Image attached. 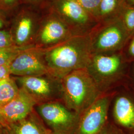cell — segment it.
Returning a JSON list of instances; mask_svg holds the SVG:
<instances>
[{
	"label": "cell",
	"instance_id": "28",
	"mask_svg": "<svg viewBox=\"0 0 134 134\" xmlns=\"http://www.w3.org/2000/svg\"><path fill=\"white\" fill-rule=\"evenodd\" d=\"M5 22L4 19L0 15V29H2V28L5 25Z\"/></svg>",
	"mask_w": 134,
	"mask_h": 134
},
{
	"label": "cell",
	"instance_id": "9",
	"mask_svg": "<svg viewBox=\"0 0 134 134\" xmlns=\"http://www.w3.org/2000/svg\"><path fill=\"white\" fill-rule=\"evenodd\" d=\"M109 99L99 97L80 116L74 134H99L104 129L107 120Z\"/></svg>",
	"mask_w": 134,
	"mask_h": 134
},
{
	"label": "cell",
	"instance_id": "2",
	"mask_svg": "<svg viewBox=\"0 0 134 134\" xmlns=\"http://www.w3.org/2000/svg\"><path fill=\"white\" fill-rule=\"evenodd\" d=\"M63 102L81 115L99 97L98 85L86 69L69 73L61 79Z\"/></svg>",
	"mask_w": 134,
	"mask_h": 134
},
{
	"label": "cell",
	"instance_id": "23",
	"mask_svg": "<svg viewBox=\"0 0 134 134\" xmlns=\"http://www.w3.org/2000/svg\"><path fill=\"white\" fill-rule=\"evenodd\" d=\"M129 52L132 56L134 57V37L130 44Z\"/></svg>",
	"mask_w": 134,
	"mask_h": 134
},
{
	"label": "cell",
	"instance_id": "14",
	"mask_svg": "<svg viewBox=\"0 0 134 134\" xmlns=\"http://www.w3.org/2000/svg\"><path fill=\"white\" fill-rule=\"evenodd\" d=\"M113 112L115 119L120 125L134 128V104L128 98L118 97L115 101Z\"/></svg>",
	"mask_w": 134,
	"mask_h": 134
},
{
	"label": "cell",
	"instance_id": "20",
	"mask_svg": "<svg viewBox=\"0 0 134 134\" xmlns=\"http://www.w3.org/2000/svg\"><path fill=\"white\" fill-rule=\"evenodd\" d=\"M10 31L0 29V49L14 46Z\"/></svg>",
	"mask_w": 134,
	"mask_h": 134
},
{
	"label": "cell",
	"instance_id": "3",
	"mask_svg": "<svg viewBox=\"0 0 134 134\" xmlns=\"http://www.w3.org/2000/svg\"><path fill=\"white\" fill-rule=\"evenodd\" d=\"M34 109L52 134H74L80 115L68 108L63 101L36 105Z\"/></svg>",
	"mask_w": 134,
	"mask_h": 134
},
{
	"label": "cell",
	"instance_id": "27",
	"mask_svg": "<svg viewBox=\"0 0 134 134\" xmlns=\"http://www.w3.org/2000/svg\"><path fill=\"white\" fill-rule=\"evenodd\" d=\"M99 134H116L114 133V132H112L110 131L109 130H106L104 128V129Z\"/></svg>",
	"mask_w": 134,
	"mask_h": 134
},
{
	"label": "cell",
	"instance_id": "19",
	"mask_svg": "<svg viewBox=\"0 0 134 134\" xmlns=\"http://www.w3.org/2000/svg\"><path fill=\"white\" fill-rule=\"evenodd\" d=\"M91 15L96 21L101 0H75Z\"/></svg>",
	"mask_w": 134,
	"mask_h": 134
},
{
	"label": "cell",
	"instance_id": "18",
	"mask_svg": "<svg viewBox=\"0 0 134 134\" xmlns=\"http://www.w3.org/2000/svg\"><path fill=\"white\" fill-rule=\"evenodd\" d=\"M130 35L134 34V7L128 5L120 16Z\"/></svg>",
	"mask_w": 134,
	"mask_h": 134
},
{
	"label": "cell",
	"instance_id": "4",
	"mask_svg": "<svg viewBox=\"0 0 134 134\" xmlns=\"http://www.w3.org/2000/svg\"><path fill=\"white\" fill-rule=\"evenodd\" d=\"M19 88L24 90L36 105L63 101L61 80L49 74L36 76L13 77Z\"/></svg>",
	"mask_w": 134,
	"mask_h": 134
},
{
	"label": "cell",
	"instance_id": "15",
	"mask_svg": "<svg viewBox=\"0 0 134 134\" xmlns=\"http://www.w3.org/2000/svg\"><path fill=\"white\" fill-rule=\"evenodd\" d=\"M128 5L126 0H101L97 21L102 24L120 17Z\"/></svg>",
	"mask_w": 134,
	"mask_h": 134
},
{
	"label": "cell",
	"instance_id": "13",
	"mask_svg": "<svg viewBox=\"0 0 134 134\" xmlns=\"http://www.w3.org/2000/svg\"><path fill=\"white\" fill-rule=\"evenodd\" d=\"M9 134H51V131L44 124L34 110L26 118L7 125L5 127Z\"/></svg>",
	"mask_w": 134,
	"mask_h": 134
},
{
	"label": "cell",
	"instance_id": "16",
	"mask_svg": "<svg viewBox=\"0 0 134 134\" xmlns=\"http://www.w3.org/2000/svg\"><path fill=\"white\" fill-rule=\"evenodd\" d=\"M19 91V87L12 76L0 81V107L12 100Z\"/></svg>",
	"mask_w": 134,
	"mask_h": 134
},
{
	"label": "cell",
	"instance_id": "30",
	"mask_svg": "<svg viewBox=\"0 0 134 134\" xmlns=\"http://www.w3.org/2000/svg\"><path fill=\"white\" fill-rule=\"evenodd\" d=\"M51 134H52V133H51Z\"/></svg>",
	"mask_w": 134,
	"mask_h": 134
},
{
	"label": "cell",
	"instance_id": "5",
	"mask_svg": "<svg viewBox=\"0 0 134 134\" xmlns=\"http://www.w3.org/2000/svg\"><path fill=\"white\" fill-rule=\"evenodd\" d=\"M102 24L95 35L91 33L93 54H103L119 49L130 36L120 17Z\"/></svg>",
	"mask_w": 134,
	"mask_h": 134
},
{
	"label": "cell",
	"instance_id": "24",
	"mask_svg": "<svg viewBox=\"0 0 134 134\" xmlns=\"http://www.w3.org/2000/svg\"><path fill=\"white\" fill-rule=\"evenodd\" d=\"M23 1L26 3H29L30 4H36L42 2L44 0H23Z\"/></svg>",
	"mask_w": 134,
	"mask_h": 134
},
{
	"label": "cell",
	"instance_id": "1",
	"mask_svg": "<svg viewBox=\"0 0 134 134\" xmlns=\"http://www.w3.org/2000/svg\"><path fill=\"white\" fill-rule=\"evenodd\" d=\"M44 50L48 73L61 80L71 72L88 66L93 54L91 33L74 35Z\"/></svg>",
	"mask_w": 134,
	"mask_h": 134
},
{
	"label": "cell",
	"instance_id": "17",
	"mask_svg": "<svg viewBox=\"0 0 134 134\" xmlns=\"http://www.w3.org/2000/svg\"><path fill=\"white\" fill-rule=\"evenodd\" d=\"M30 47H20L14 45L9 47L0 49V66L10 65L19 54L24 50Z\"/></svg>",
	"mask_w": 134,
	"mask_h": 134
},
{
	"label": "cell",
	"instance_id": "12",
	"mask_svg": "<svg viewBox=\"0 0 134 134\" xmlns=\"http://www.w3.org/2000/svg\"><path fill=\"white\" fill-rule=\"evenodd\" d=\"M121 64V58L117 55L93 54L91 63L86 69L96 81L98 77H105L114 75L119 70Z\"/></svg>",
	"mask_w": 134,
	"mask_h": 134
},
{
	"label": "cell",
	"instance_id": "25",
	"mask_svg": "<svg viewBox=\"0 0 134 134\" xmlns=\"http://www.w3.org/2000/svg\"><path fill=\"white\" fill-rule=\"evenodd\" d=\"M0 134H9L5 127L0 126Z\"/></svg>",
	"mask_w": 134,
	"mask_h": 134
},
{
	"label": "cell",
	"instance_id": "7",
	"mask_svg": "<svg viewBox=\"0 0 134 134\" xmlns=\"http://www.w3.org/2000/svg\"><path fill=\"white\" fill-rule=\"evenodd\" d=\"M53 10L67 24L75 35L88 34L86 30L96 21L75 0H54Z\"/></svg>",
	"mask_w": 134,
	"mask_h": 134
},
{
	"label": "cell",
	"instance_id": "21",
	"mask_svg": "<svg viewBox=\"0 0 134 134\" xmlns=\"http://www.w3.org/2000/svg\"><path fill=\"white\" fill-rule=\"evenodd\" d=\"M19 0H0V9L9 10L18 5Z\"/></svg>",
	"mask_w": 134,
	"mask_h": 134
},
{
	"label": "cell",
	"instance_id": "6",
	"mask_svg": "<svg viewBox=\"0 0 134 134\" xmlns=\"http://www.w3.org/2000/svg\"><path fill=\"white\" fill-rule=\"evenodd\" d=\"M52 12L38 26L34 43L35 47L47 49L75 35L61 17Z\"/></svg>",
	"mask_w": 134,
	"mask_h": 134
},
{
	"label": "cell",
	"instance_id": "22",
	"mask_svg": "<svg viewBox=\"0 0 134 134\" xmlns=\"http://www.w3.org/2000/svg\"><path fill=\"white\" fill-rule=\"evenodd\" d=\"M11 76L10 65L0 66V81Z\"/></svg>",
	"mask_w": 134,
	"mask_h": 134
},
{
	"label": "cell",
	"instance_id": "26",
	"mask_svg": "<svg viewBox=\"0 0 134 134\" xmlns=\"http://www.w3.org/2000/svg\"><path fill=\"white\" fill-rule=\"evenodd\" d=\"M0 126H2L4 127H5L7 126V124L5 123L4 119L2 117V116L0 114Z\"/></svg>",
	"mask_w": 134,
	"mask_h": 134
},
{
	"label": "cell",
	"instance_id": "29",
	"mask_svg": "<svg viewBox=\"0 0 134 134\" xmlns=\"http://www.w3.org/2000/svg\"><path fill=\"white\" fill-rule=\"evenodd\" d=\"M127 3H129L131 5H134V0H126Z\"/></svg>",
	"mask_w": 134,
	"mask_h": 134
},
{
	"label": "cell",
	"instance_id": "8",
	"mask_svg": "<svg viewBox=\"0 0 134 134\" xmlns=\"http://www.w3.org/2000/svg\"><path fill=\"white\" fill-rule=\"evenodd\" d=\"M11 76L29 77L48 73L44 50L32 47L19 54L10 64Z\"/></svg>",
	"mask_w": 134,
	"mask_h": 134
},
{
	"label": "cell",
	"instance_id": "10",
	"mask_svg": "<svg viewBox=\"0 0 134 134\" xmlns=\"http://www.w3.org/2000/svg\"><path fill=\"white\" fill-rule=\"evenodd\" d=\"M38 29L37 20L34 14L28 10L21 11L10 31L14 45L20 47L34 46Z\"/></svg>",
	"mask_w": 134,
	"mask_h": 134
},
{
	"label": "cell",
	"instance_id": "11",
	"mask_svg": "<svg viewBox=\"0 0 134 134\" xmlns=\"http://www.w3.org/2000/svg\"><path fill=\"white\" fill-rule=\"evenodd\" d=\"M36 103L29 94L19 88L18 95L6 105L0 107V114L7 125L26 118L34 110Z\"/></svg>",
	"mask_w": 134,
	"mask_h": 134
}]
</instances>
